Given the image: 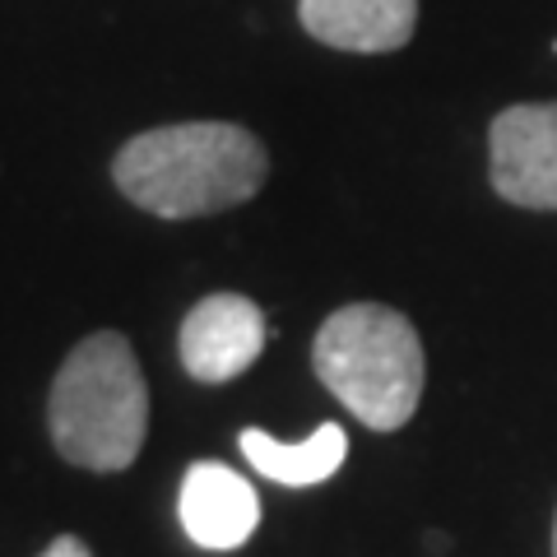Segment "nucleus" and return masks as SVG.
<instances>
[{"instance_id": "nucleus-5", "label": "nucleus", "mask_w": 557, "mask_h": 557, "mask_svg": "<svg viewBox=\"0 0 557 557\" xmlns=\"http://www.w3.org/2000/svg\"><path fill=\"white\" fill-rule=\"evenodd\" d=\"M182 368L196 381H233L251 368L265 348V311L242 293H214L186 311L182 321Z\"/></svg>"}, {"instance_id": "nucleus-4", "label": "nucleus", "mask_w": 557, "mask_h": 557, "mask_svg": "<svg viewBox=\"0 0 557 557\" xmlns=\"http://www.w3.org/2000/svg\"><path fill=\"white\" fill-rule=\"evenodd\" d=\"M493 190L520 209H557V102H516L497 112Z\"/></svg>"}, {"instance_id": "nucleus-7", "label": "nucleus", "mask_w": 557, "mask_h": 557, "mask_svg": "<svg viewBox=\"0 0 557 557\" xmlns=\"http://www.w3.org/2000/svg\"><path fill=\"white\" fill-rule=\"evenodd\" d=\"M298 20L325 47L399 51L413 38L418 0H302Z\"/></svg>"}, {"instance_id": "nucleus-6", "label": "nucleus", "mask_w": 557, "mask_h": 557, "mask_svg": "<svg viewBox=\"0 0 557 557\" xmlns=\"http://www.w3.org/2000/svg\"><path fill=\"white\" fill-rule=\"evenodd\" d=\"M177 516H182V530L190 534V544H200L209 553H233L260 525V497L237 469L219 460H196L182 479Z\"/></svg>"}, {"instance_id": "nucleus-3", "label": "nucleus", "mask_w": 557, "mask_h": 557, "mask_svg": "<svg viewBox=\"0 0 557 557\" xmlns=\"http://www.w3.org/2000/svg\"><path fill=\"white\" fill-rule=\"evenodd\" d=\"M311 362L325 391L372 432L405 428L423 399V339L405 311L381 302H348L321 325Z\"/></svg>"}, {"instance_id": "nucleus-10", "label": "nucleus", "mask_w": 557, "mask_h": 557, "mask_svg": "<svg viewBox=\"0 0 557 557\" xmlns=\"http://www.w3.org/2000/svg\"><path fill=\"white\" fill-rule=\"evenodd\" d=\"M553 557H557V520H553Z\"/></svg>"}, {"instance_id": "nucleus-9", "label": "nucleus", "mask_w": 557, "mask_h": 557, "mask_svg": "<svg viewBox=\"0 0 557 557\" xmlns=\"http://www.w3.org/2000/svg\"><path fill=\"white\" fill-rule=\"evenodd\" d=\"M42 557H94V553H89V544H84V539L61 534V539H51V544L42 548Z\"/></svg>"}, {"instance_id": "nucleus-2", "label": "nucleus", "mask_w": 557, "mask_h": 557, "mask_svg": "<svg viewBox=\"0 0 557 557\" xmlns=\"http://www.w3.org/2000/svg\"><path fill=\"white\" fill-rule=\"evenodd\" d=\"M47 428L57 450L79 469L116 474L135 465L149 432V391L126 335L98 330L70 348L51 381Z\"/></svg>"}, {"instance_id": "nucleus-8", "label": "nucleus", "mask_w": 557, "mask_h": 557, "mask_svg": "<svg viewBox=\"0 0 557 557\" xmlns=\"http://www.w3.org/2000/svg\"><path fill=\"white\" fill-rule=\"evenodd\" d=\"M242 456L251 460L256 474H265L284 487H311V483H325L348 456V432L339 423H321L307 442H278L270 432L247 428L237 437Z\"/></svg>"}, {"instance_id": "nucleus-1", "label": "nucleus", "mask_w": 557, "mask_h": 557, "mask_svg": "<svg viewBox=\"0 0 557 557\" xmlns=\"http://www.w3.org/2000/svg\"><path fill=\"white\" fill-rule=\"evenodd\" d=\"M265 145L233 121H182L121 145L112 182L159 219H200L251 200L265 186Z\"/></svg>"}]
</instances>
